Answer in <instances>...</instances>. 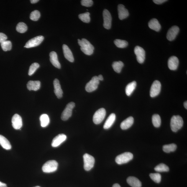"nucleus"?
<instances>
[{
	"mask_svg": "<svg viewBox=\"0 0 187 187\" xmlns=\"http://www.w3.org/2000/svg\"><path fill=\"white\" fill-rule=\"evenodd\" d=\"M78 41L82 52L87 55L90 56L93 54L94 48L89 41L84 38L81 40L78 39Z\"/></svg>",
	"mask_w": 187,
	"mask_h": 187,
	"instance_id": "nucleus-1",
	"label": "nucleus"
},
{
	"mask_svg": "<svg viewBox=\"0 0 187 187\" xmlns=\"http://www.w3.org/2000/svg\"><path fill=\"white\" fill-rule=\"evenodd\" d=\"M183 125V121L181 116H174L171 117V130L174 132H176L180 129Z\"/></svg>",
	"mask_w": 187,
	"mask_h": 187,
	"instance_id": "nucleus-2",
	"label": "nucleus"
},
{
	"mask_svg": "<svg viewBox=\"0 0 187 187\" xmlns=\"http://www.w3.org/2000/svg\"><path fill=\"white\" fill-rule=\"evenodd\" d=\"M58 163L56 160H50L45 163L42 166V170L46 173L55 172L57 170Z\"/></svg>",
	"mask_w": 187,
	"mask_h": 187,
	"instance_id": "nucleus-3",
	"label": "nucleus"
},
{
	"mask_svg": "<svg viewBox=\"0 0 187 187\" xmlns=\"http://www.w3.org/2000/svg\"><path fill=\"white\" fill-rule=\"evenodd\" d=\"M134 156L132 153L130 152H125L117 156L116 161L118 164L121 165L127 163L131 160Z\"/></svg>",
	"mask_w": 187,
	"mask_h": 187,
	"instance_id": "nucleus-4",
	"label": "nucleus"
},
{
	"mask_svg": "<svg viewBox=\"0 0 187 187\" xmlns=\"http://www.w3.org/2000/svg\"><path fill=\"white\" fill-rule=\"evenodd\" d=\"M84 168L86 171H90L94 167L95 160L93 156L85 153L83 156Z\"/></svg>",
	"mask_w": 187,
	"mask_h": 187,
	"instance_id": "nucleus-5",
	"label": "nucleus"
},
{
	"mask_svg": "<svg viewBox=\"0 0 187 187\" xmlns=\"http://www.w3.org/2000/svg\"><path fill=\"white\" fill-rule=\"evenodd\" d=\"M75 106V103L71 102L66 106V108L61 114V119L63 121H66L71 117L73 110Z\"/></svg>",
	"mask_w": 187,
	"mask_h": 187,
	"instance_id": "nucleus-6",
	"label": "nucleus"
},
{
	"mask_svg": "<svg viewBox=\"0 0 187 187\" xmlns=\"http://www.w3.org/2000/svg\"><path fill=\"white\" fill-rule=\"evenodd\" d=\"M106 114V110L104 108H101L97 110L93 117V121L94 124H101L104 119Z\"/></svg>",
	"mask_w": 187,
	"mask_h": 187,
	"instance_id": "nucleus-7",
	"label": "nucleus"
},
{
	"mask_svg": "<svg viewBox=\"0 0 187 187\" xmlns=\"http://www.w3.org/2000/svg\"><path fill=\"white\" fill-rule=\"evenodd\" d=\"M99 84V81L97 76H95L87 84L85 89L87 92H92L96 90Z\"/></svg>",
	"mask_w": 187,
	"mask_h": 187,
	"instance_id": "nucleus-8",
	"label": "nucleus"
},
{
	"mask_svg": "<svg viewBox=\"0 0 187 187\" xmlns=\"http://www.w3.org/2000/svg\"><path fill=\"white\" fill-rule=\"evenodd\" d=\"M44 38L42 35L32 38L29 40L24 46V47L29 48L37 47L44 40Z\"/></svg>",
	"mask_w": 187,
	"mask_h": 187,
	"instance_id": "nucleus-9",
	"label": "nucleus"
},
{
	"mask_svg": "<svg viewBox=\"0 0 187 187\" xmlns=\"http://www.w3.org/2000/svg\"><path fill=\"white\" fill-rule=\"evenodd\" d=\"M134 52L136 56L138 62L142 63L145 59V52L143 49L139 46H137L135 48Z\"/></svg>",
	"mask_w": 187,
	"mask_h": 187,
	"instance_id": "nucleus-10",
	"label": "nucleus"
},
{
	"mask_svg": "<svg viewBox=\"0 0 187 187\" xmlns=\"http://www.w3.org/2000/svg\"><path fill=\"white\" fill-rule=\"evenodd\" d=\"M161 84L160 81L156 80L153 82L150 90V96L154 97L158 95L160 93Z\"/></svg>",
	"mask_w": 187,
	"mask_h": 187,
	"instance_id": "nucleus-11",
	"label": "nucleus"
},
{
	"mask_svg": "<svg viewBox=\"0 0 187 187\" xmlns=\"http://www.w3.org/2000/svg\"><path fill=\"white\" fill-rule=\"evenodd\" d=\"M103 15L104 20L103 27L106 29H110L111 27V14L108 10L105 9L103 11Z\"/></svg>",
	"mask_w": 187,
	"mask_h": 187,
	"instance_id": "nucleus-12",
	"label": "nucleus"
},
{
	"mask_svg": "<svg viewBox=\"0 0 187 187\" xmlns=\"http://www.w3.org/2000/svg\"><path fill=\"white\" fill-rule=\"evenodd\" d=\"M12 122V126L15 129H20L22 126V117L20 115L17 114H14L13 117Z\"/></svg>",
	"mask_w": 187,
	"mask_h": 187,
	"instance_id": "nucleus-13",
	"label": "nucleus"
},
{
	"mask_svg": "<svg viewBox=\"0 0 187 187\" xmlns=\"http://www.w3.org/2000/svg\"><path fill=\"white\" fill-rule=\"evenodd\" d=\"M180 31L179 28L176 26L171 27L168 31L167 34V39L170 41L175 39Z\"/></svg>",
	"mask_w": 187,
	"mask_h": 187,
	"instance_id": "nucleus-14",
	"label": "nucleus"
},
{
	"mask_svg": "<svg viewBox=\"0 0 187 187\" xmlns=\"http://www.w3.org/2000/svg\"><path fill=\"white\" fill-rule=\"evenodd\" d=\"M67 139V136L63 134H59L53 138L52 143V147H56L64 142Z\"/></svg>",
	"mask_w": 187,
	"mask_h": 187,
	"instance_id": "nucleus-15",
	"label": "nucleus"
},
{
	"mask_svg": "<svg viewBox=\"0 0 187 187\" xmlns=\"http://www.w3.org/2000/svg\"><path fill=\"white\" fill-rule=\"evenodd\" d=\"M178 58L176 56H171L169 59L168 65V68L170 70H175L177 69L179 65Z\"/></svg>",
	"mask_w": 187,
	"mask_h": 187,
	"instance_id": "nucleus-16",
	"label": "nucleus"
},
{
	"mask_svg": "<svg viewBox=\"0 0 187 187\" xmlns=\"http://www.w3.org/2000/svg\"><path fill=\"white\" fill-rule=\"evenodd\" d=\"M118 11L119 19L123 20L127 18L129 16V13L128 10L125 8V6L122 4H119L118 6Z\"/></svg>",
	"mask_w": 187,
	"mask_h": 187,
	"instance_id": "nucleus-17",
	"label": "nucleus"
},
{
	"mask_svg": "<svg viewBox=\"0 0 187 187\" xmlns=\"http://www.w3.org/2000/svg\"><path fill=\"white\" fill-rule=\"evenodd\" d=\"M53 86L54 88V92L56 96L59 99L62 98L63 91L61 88L59 81L57 79H55L54 81Z\"/></svg>",
	"mask_w": 187,
	"mask_h": 187,
	"instance_id": "nucleus-18",
	"label": "nucleus"
},
{
	"mask_svg": "<svg viewBox=\"0 0 187 187\" xmlns=\"http://www.w3.org/2000/svg\"><path fill=\"white\" fill-rule=\"evenodd\" d=\"M63 49L64 55L65 58L70 62H74V59L72 52L67 45H63Z\"/></svg>",
	"mask_w": 187,
	"mask_h": 187,
	"instance_id": "nucleus-19",
	"label": "nucleus"
},
{
	"mask_svg": "<svg viewBox=\"0 0 187 187\" xmlns=\"http://www.w3.org/2000/svg\"><path fill=\"white\" fill-rule=\"evenodd\" d=\"M49 55L50 61L52 65L56 68L60 69L61 65L58 61L57 53L55 52H52L50 53Z\"/></svg>",
	"mask_w": 187,
	"mask_h": 187,
	"instance_id": "nucleus-20",
	"label": "nucleus"
},
{
	"mask_svg": "<svg viewBox=\"0 0 187 187\" xmlns=\"http://www.w3.org/2000/svg\"><path fill=\"white\" fill-rule=\"evenodd\" d=\"M40 86L41 83L39 81H30L27 84V88L29 91H38L40 88Z\"/></svg>",
	"mask_w": 187,
	"mask_h": 187,
	"instance_id": "nucleus-21",
	"label": "nucleus"
},
{
	"mask_svg": "<svg viewBox=\"0 0 187 187\" xmlns=\"http://www.w3.org/2000/svg\"><path fill=\"white\" fill-rule=\"evenodd\" d=\"M134 122V118L130 117L127 118L121 123L120 127L122 130L128 129L131 127Z\"/></svg>",
	"mask_w": 187,
	"mask_h": 187,
	"instance_id": "nucleus-22",
	"label": "nucleus"
},
{
	"mask_svg": "<svg viewBox=\"0 0 187 187\" xmlns=\"http://www.w3.org/2000/svg\"><path fill=\"white\" fill-rule=\"evenodd\" d=\"M148 26L151 29L159 32L160 30L161 27L158 20L153 19L148 23Z\"/></svg>",
	"mask_w": 187,
	"mask_h": 187,
	"instance_id": "nucleus-23",
	"label": "nucleus"
},
{
	"mask_svg": "<svg viewBox=\"0 0 187 187\" xmlns=\"http://www.w3.org/2000/svg\"><path fill=\"white\" fill-rule=\"evenodd\" d=\"M116 119V116L115 114L112 113L110 114L105 123L103 126L104 129H109L113 124Z\"/></svg>",
	"mask_w": 187,
	"mask_h": 187,
	"instance_id": "nucleus-24",
	"label": "nucleus"
},
{
	"mask_svg": "<svg viewBox=\"0 0 187 187\" xmlns=\"http://www.w3.org/2000/svg\"><path fill=\"white\" fill-rule=\"evenodd\" d=\"M127 182L132 187H141L142 186L141 182L135 177H129L127 179Z\"/></svg>",
	"mask_w": 187,
	"mask_h": 187,
	"instance_id": "nucleus-25",
	"label": "nucleus"
},
{
	"mask_svg": "<svg viewBox=\"0 0 187 187\" xmlns=\"http://www.w3.org/2000/svg\"><path fill=\"white\" fill-rule=\"evenodd\" d=\"M0 145L6 150L11 149L12 146L9 141L3 135H0Z\"/></svg>",
	"mask_w": 187,
	"mask_h": 187,
	"instance_id": "nucleus-26",
	"label": "nucleus"
},
{
	"mask_svg": "<svg viewBox=\"0 0 187 187\" xmlns=\"http://www.w3.org/2000/svg\"><path fill=\"white\" fill-rule=\"evenodd\" d=\"M137 86L136 82L133 81L130 83L125 88V93L127 95L130 96L134 91Z\"/></svg>",
	"mask_w": 187,
	"mask_h": 187,
	"instance_id": "nucleus-27",
	"label": "nucleus"
},
{
	"mask_svg": "<svg viewBox=\"0 0 187 187\" xmlns=\"http://www.w3.org/2000/svg\"><path fill=\"white\" fill-rule=\"evenodd\" d=\"M41 125L42 127H45L48 126L50 122V119L48 115L43 114L40 117Z\"/></svg>",
	"mask_w": 187,
	"mask_h": 187,
	"instance_id": "nucleus-28",
	"label": "nucleus"
},
{
	"mask_svg": "<svg viewBox=\"0 0 187 187\" xmlns=\"http://www.w3.org/2000/svg\"><path fill=\"white\" fill-rule=\"evenodd\" d=\"M124 66V64L121 61H115L113 63L112 65L114 70L118 73L121 72Z\"/></svg>",
	"mask_w": 187,
	"mask_h": 187,
	"instance_id": "nucleus-29",
	"label": "nucleus"
},
{
	"mask_svg": "<svg viewBox=\"0 0 187 187\" xmlns=\"http://www.w3.org/2000/svg\"><path fill=\"white\" fill-rule=\"evenodd\" d=\"M177 149V146L174 143L166 145L163 146V150L165 153H170L175 151Z\"/></svg>",
	"mask_w": 187,
	"mask_h": 187,
	"instance_id": "nucleus-30",
	"label": "nucleus"
},
{
	"mask_svg": "<svg viewBox=\"0 0 187 187\" xmlns=\"http://www.w3.org/2000/svg\"><path fill=\"white\" fill-rule=\"evenodd\" d=\"M155 170L159 172H167L170 170V169L167 165L161 163L156 166L155 168Z\"/></svg>",
	"mask_w": 187,
	"mask_h": 187,
	"instance_id": "nucleus-31",
	"label": "nucleus"
},
{
	"mask_svg": "<svg viewBox=\"0 0 187 187\" xmlns=\"http://www.w3.org/2000/svg\"><path fill=\"white\" fill-rule=\"evenodd\" d=\"M153 124L155 127L158 128L160 126L161 120L159 115L155 114L152 117Z\"/></svg>",
	"mask_w": 187,
	"mask_h": 187,
	"instance_id": "nucleus-32",
	"label": "nucleus"
},
{
	"mask_svg": "<svg viewBox=\"0 0 187 187\" xmlns=\"http://www.w3.org/2000/svg\"><path fill=\"white\" fill-rule=\"evenodd\" d=\"M16 30L18 32L24 33L26 32L27 30V27L26 24L23 22H20L17 24Z\"/></svg>",
	"mask_w": 187,
	"mask_h": 187,
	"instance_id": "nucleus-33",
	"label": "nucleus"
},
{
	"mask_svg": "<svg viewBox=\"0 0 187 187\" xmlns=\"http://www.w3.org/2000/svg\"><path fill=\"white\" fill-rule=\"evenodd\" d=\"M79 18L82 21L85 23H89L90 22V13L89 12L81 14L79 15Z\"/></svg>",
	"mask_w": 187,
	"mask_h": 187,
	"instance_id": "nucleus-34",
	"label": "nucleus"
},
{
	"mask_svg": "<svg viewBox=\"0 0 187 187\" xmlns=\"http://www.w3.org/2000/svg\"><path fill=\"white\" fill-rule=\"evenodd\" d=\"M114 43L117 47L119 48H125L128 45V42L125 40L116 39L114 40Z\"/></svg>",
	"mask_w": 187,
	"mask_h": 187,
	"instance_id": "nucleus-35",
	"label": "nucleus"
},
{
	"mask_svg": "<svg viewBox=\"0 0 187 187\" xmlns=\"http://www.w3.org/2000/svg\"><path fill=\"white\" fill-rule=\"evenodd\" d=\"M2 49L5 52L11 50L12 48V43L9 41L6 40L1 43Z\"/></svg>",
	"mask_w": 187,
	"mask_h": 187,
	"instance_id": "nucleus-36",
	"label": "nucleus"
},
{
	"mask_svg": "<svg viewBox=\"0 0 187 187\" xmlns=\"http://www.w3.org/2000/svg\"><path fill=\"white\" fill-rule=\"evenodd\" d=\"M40 12L38 10H35L31 13L30 19L33 21H37L40 17Z\"/></svg>",
	"mask_w": 187,
	"mask_h": 187,
	"instance_id": "nucleus-37",
	"label": "nucleus"
},
{
	"mask_svg": "<svg viewBox=\"0 0 187 187\" xmlns=\"http://www.w3.org/2000/svg\"><path fill=\"white\" fill-rule=\"evenodd\" d=\"M149 176L150 178L156 183H160L161 181V175L159 173H151Z\"/></svg>",
	"mask_w": 187,
	"mask_h": 187,
	"instance_id": "nucleus-38",
	"label": "nucleus"
},
{
	"mask_svg": "<svg viewBox=\"0 0 187 187\" xmlns=\"http://www.w3.org/2000/svg\"><path fill=\"white\" fill-rule=\"evenodd\" d=\"M40 65L39 63H35L31 65L29 70L28 74L29 76H31L34 74L37 69L39 67Z\"/></svg>",
	"mask_w": 187,
	"mask_h": 187,
	"instance_id": "nucleus-39",
	"label": "nucleus"
},
{
	"mask_svg": "<svg viewBox=\"0 0 187 187\" xmlns=\"http://www.w3.org/2000/svg\"><path fill=\"white\" fill-rule=\"evenodd\" d=\"M82 5L87 7H91L93 5V2L92 0H82L81 2Z\"/></svg>",
	"mask_w": 187,
	"mask_h": 187,
	"instance_id": "nucleus-40",
	"label": "nucleus"
},
{
	"mask_svg": "<svg viewBox=\"0 0 187 187\" xmlns=\"http://www.w3.org/2000/svg\"><path fill=\"white\" fill-rule=\"evenodd\" d=\"M7 36L3 33H0V43H1L7 40Z\"/></svg>",
	"mask_w": 187,
	"mask_h": 187,
	"instance_id": "nucleus-41",
	"label": "nucleus"
},
{
	"mask_svg": "<svg viewBox=\"0 0 187 187\" xmlns=\"http://www.w3.org/2000/svg\"><path fill=\"white\" fill-rule=\"evenodd\" d=\"M153 1L155 3L159 5L162 4L164 2L167 1H166V0H153Z\"/></svg>",
	"mask_w": 187,
	"mask_h": 187,
	"instance_id": "nucleus-42",
	"label": "nucleus"
},
{
	"mask_svg": "<svg viewBox=\"0 0 187 187\" xmlns=\"http://www.w3.org/2000/svg\"><path fill=\"white\" fill-rule=\"evenodd\" d=\"M6 186L7 185L6 184L0 182V187H6Z\"/></svg>",
	"mask_w": 187,
	"mask_h": 187,
	"instance_id": "nucleus-43",
	"label": "nucleus"
},
{
	"mask_svg": "<svg viewBox=\"0 0 187 187\" xmlns=\"http://www.w3.org/2000/svg\"><path fill=\"white\" fill-rule=\"evenodd\" d=\"M97 77H98V79L99 81H102L103 80V77L102 75H99L98 76H97Z\"/></svg>",
	"mask_w": 187,
	"mask_h": 187,
	"instance_id": "nucleus-44",
	"label": "nucleus"
},
{
	"mask_svg": "<svg viewBox=\"0 0 187 187\" xmlns=\"http://www.w3.org/2000/svg\"><path fill=\"white\" fill-rule=\"evenodd\" d=\"M30 1L32 4H34L37 3L39 1V0H31Z\"/></svg>",
	"mask_w": 187,
	"mask_h": 187,
	"instance_id": "nucleus-45",
	"label": "nucleus"
},
{
	"mask_svg": "<svg viewBox=\"0 0 187 187\" xmlns=\"http://www.w3.org/2000/svg\"><path fill=\"white\" fill-rule=\"evenodd\" d=\"M112 187H121L120 185L118 184H114L113 186Z\"/></svg>",
	"mask_w": 187,
	"mask_h": 187,
	"instance_id": "nucleus-46",
	"label": "nucleus"
},
{
	"mask_svg": "<svg viewBox=\"0 0 187 187\" xmlns=\"http://www.w3.org/2000/svg\"><path fill=\"white\" fill-rule=\"evenodd\" d=\"M184 106L185 107V108L187 109V101H185L184 102Z\"/></svg>",
	"mask_w": 187,
	"mask_h": 187,
	"instance_id": "nucleus-47",
	"label": "nucleus"
},
{
	"mask_svg": "<svg viewBox=\"0 0 187 187\" xmlns=\"http://www.w3.org/2000/svg\"><path fill=\"white\" fill-rule=\"evenodd\" d=\"M34 187H40L39 186H37Z\"/></svg>",
	"mask_w": 187,
	"mask_h": 187,
	"instance_id": "nucleus-48",
	"label": "nucleus"
}]
</instances>
